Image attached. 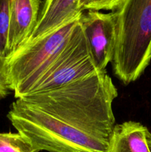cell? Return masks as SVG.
<instances>
[{
    "instance_id": "obj_1",
    "label": "cell",
    "mask_w": 151,
    "mask_h": 152,
    "mask_svg": "<svg viewBox=\"0 0 151 152\" xmlns=\"http://www.w3.org/2000/svg\"><path fill=\"white\" fill-rule=\"evenodd\" d=\"M118 91L106 71L56 88L29 94L10 105L7 118L33 146L48 152H107Z\"/></svg>"
},
{
    "instance_id": "obj_2",
    "label": "cell",
    "mask_w": 151,
    "mask_h": 152,
    "mask_svg": "<svg viewBox=\"0 0 151 152\" xmlns=\"http://www.w3.org/2000/svg\"><path fill=\"white\" fill-rule=\"evenodd\" d=\"M115 21L114 74L124 84L136 81L151 61V0H123Z\"/></svg>"
},
{
    "instance_id": "obj_3",
    "label": "cell",
    "mask_w": 151,
    "mask_h": 152,
    "mask_svg": "<svg viewBox=\"0 0 151 152\" xmlns=\"http://www.w3.org/2000/svg\"><path fill=\"white\" fill-rule=\"evenodd\" d=\"M25 42L6 59L10 89L17 98L26 95L57 55L69 42L79 18Z\"/></svg>"
},
{
    "instance_id": "obj_4",
    "label": "cell",
    "mask_w": 151,
    "mask_h": 152,
    "mask_svg": "<svg viewBox=\"0 0 151 152\" xmlns=\"http://www.w3.org/2000/svg\"><path fill=\"white\" fill-rule=\"evenodd\" d=\"M96 72L99 71L93 63L87 40L78 22L69 42L27 94L56 88Z\"/></svg>"
},
{
    "instance_id": "obj_5",
    "label": "cell",
    "mask_w": 151,
    "mask_h": 152,
    "mask_svg": "<svg viewBox=\"0 0 151 152\" xmlns=\"http://www.w3.org/2000/svg\"><path fill=\"white\" fill-rule=\"evenodd\" d=\"M79 22L96 69L99 72L106 71L115 52L116 37L113 13L87 10L81 15Z\"/></svg>"
},
{
    "instance_id": "obj_6",
    "label": "cell",
    "mask_w": 151,
    "mask_h": 152,
    "mask_svg": "<svg viewBox=\"0 0 151 152\" xmlns=\"http://www.w3.org/2000/svg\"><path fill=\"white\" fill-rule=\"evenodd\" d=\"M41 2V0H10L8 56L30 37L38 22Z\"/></svg>"
},
{
    "instance_id": "obj_7",
    "label": "cell",
    "mask_w": 151,
    "mask_h": 152,
    "mask_svg": "<svg viewBox=\"0 0 151 152\" xmlns=\"http://www.w3.org/2000/svg\"><path fill=\"white\" fill-rule=\"evenodd\" d=\"M82 13L80 0H44L36 25L27 42L50 32Z\"/></svg>"
},
{
    "instance_id": "obj_8",
    "label": "cell",
    "mask_w": 151,
    "mask_h": 152,
    "mask_svg": "<svg viewBox=\"0 0 151 152\" xmlns=\"http://www.w3.org/2000/svg\"><path fill=\"white\" fill-rule=\"evenodd\" d=\"M148 132L146 126L138 122L115 124L107 152H150L147 140Z\"/></svg>"
},
{
    "instance_id": "obj_9",
    "label": "cell",
    "mask_w": 151,
    "mask_h": 152,
    "mask_svg": "<svg viewBox=\"0 0 151 152\" xmlns=\"http://www.w3.org/2000/svg\"><path fill=\"white\" fill-rule=\"evenodd\" d=\"M0 152H39L20 133H0Z\"/></svg>"
},
{
    "instance_id": "obj_10",
    "label": "cell",
    "mask_w": 151,
    "mask_h": 152,
    "mask_svg": "<svg viewBox=\"0 0 151 152\" xmlns=\"http://www.w3.org/2000/svg\"><path fill=\"white\" fill-rule=\"evenodd\" d=\"M10 0H0V55L8 56V33L10 27Z\"/></svg>"
},
{
    "instance_id": "obj_11",
    "label": "cell",
    "mask_w": 151,
    "mask_h": 152,
    "mask_svg": "<svg viewBox=\"0 0 151 152\" xmlns=\"http://www.w3.org/2000/svg\"><path fill=\"white\" fill-rule=\"evenodd\" d=\"M123 0H80L81 10H112L118 7Z\"/></svg>"
},
{
    "instance_id": "obj_12",
    "label": "cell",
    "mask_w": 151,
    "mask_h": 152,
    "mask_svg": "<svg viewBox=\"0 0 151 152\" xmlns=\"http://www.w3.org/2000/svg\"><path fill=\"white\" fill-rule=\"evenodd\" d=\"M6 59L0 55V99L5 98L11 91L7 77Z\"/></svg>"
},
{
    "instance_id": "obj_13",
    "label": "cell",
    "mask_w": 151,
    "mask_h": 152,
    "mask_svg": "<svg viewBox=\"0 0 151 152\" xmlns=\"http://www.w3.org/2000/svg\"><path fill=\"white\" fill-rule=\"evenodd\" d=\"M147 144L148 146H149L150 151L151 152V133L150 132H148L147 134Z\"/></svg>"
}]
</instances>
